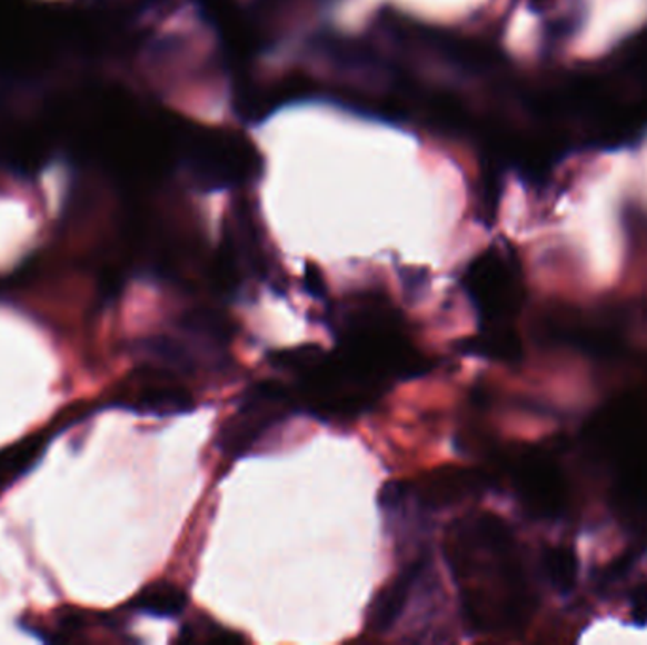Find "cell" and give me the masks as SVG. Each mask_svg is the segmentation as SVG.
Segmentation results:
<instances>
[{"instance_id": "1", "label": "cell", "mask_w": 647, "mask_h": 645, "mask_svg": "<svg viewBox=\"0 0 647 645\" xmlns=\"http://www.w3.org/2000/svg\"><path fill=\"white\" fill-rule=\"evenodd\" d=\"M445 558L457 583L464 617L479 633H498L527 614V593L508 528L492 515L452 523Z\"/></svg>"}, {"instance_id": "2", "label": "cell", "mask_w": 647, "mask_h": 645, "mask_svg": "<svg viewBox=\"0 0 647 645\" xmlns=\"http://www.w3.org/2000/svg\"><path fill=\"white\" fill-rule=\"evenodd\" d=\"M271 361L296 379L292 393L298 407L324 420L360 417L381 401L388 388L341 350L301 345L273 353Z\"/></svg>"}, {"instance_id": "3", "label": "cell", "mask_w": 647, "mask_h": 645, "mask_svg": "<svg viewBox=\"0 0 647 645\" xmlns=\"http://www.w3.org/2000/svg\"><path fill=\"white\" fill-rule=\"evenodd\" d=\"M337 343L347 358L390 385L431 369L428 356L407 336L400 312L385 298L355 296L334 312Z\"/></svg>"}, {"instance_id": "4", "label": "cell", "mask_w": 647, "mask_h": 645, "mask_svg": "<svg viewBox=\"0 0 647 645\" xmlns=\"http://www.w3.org/2000/svg\"><path fill=\"white\" fill-rule=\"evenodd\" d=\"M298 407L292 388L277 380H260L248 388L236 415L220 430L218 445L229 458H241L273 426Z\"/></svg>"}, {"instance_id": "5", "label": "cell", "mask_w": 647, "mask_h": 645, "mask_svg": "<svg viewBox=\"0 0 647 645\" xmlns=\"http://www.w3.org/2000/svg\"><path fill=\"white\" fill-rule=\"evenodd\" d=\"M464 288L476 305L482 326L509 324L522 299L517 267L495 250L482 254L468 267Z\"/></svg>"}, {"instance_id": "6", "label": "cell", "mask_w": 647, "mask_h": 645, "mask_svg": "<svg viewBox=\"0 0 647 645\" xmlns=\"http://www.w3.org/2000/svg\"><path fill=\"white\" fill-rule=\"evenodd\" d=\"M487 487V477L476 469L439 468L411 483V494L420 506L428 509H447L474 498Z\"/></svg>"}, {"instance_id": "7", "label": "cell", "mask_w": 647, "mask_h": 645, "mask_svg": "<svg viewBox=\"0 0 647 645\" xmlns=\"http://www.w3.org/2000/svg\"><path fill=\"white\" fill-rule=\"evenodd\" d=\"M129 405L139 413L169 417L190 411L193 399L185 386L178 385L172 374L153 371L129 393Z\"/></svg>"}, {"instance_id": "8", "label": "cell", "mask_w": 647, "mask_h": 645, "mask_svg": "<svg viewBox=\"0 0 647 645\" xmlns=\"http://www.w3.org/2000/svg\"><path fill=\"white\" fill-rule=\"evenodd\" d=\"M426 569H428V558H417L401 569L398 577L387 588H382L381 595L377 596L369 612V628L374 633H388L396 625V621L400 619L404 609L409 604L412 588L420 582V577L425 576Z\"/></svg>"}, {"instance_id": "9", "label": "cell", "mask_w": 647, "mask_h": 645, "mask_svg": "<svg viewBox=\"0 0 647 645\" xmlns=\"http://www.w3.org/2000/svg\"><path fill=\"white\" fill-rule=\"evenodd\" d=\"M464 353L492 358V360L514 361L520 358V341L509 324L482 326L477 336L462 343Z\"/></svg>"}, {"instance_id": "10", "label": "cell", "mask_w": 647, "mask_h": 645, "mask_svg": "<svg viewBox=\"0 0 647 645\" xmlns=\"http://www.w3.org/2000/svg\"><path fill=\"white\" fill-rule=\"evenodd\" d=\"M46 445H48V437L44 434H37L0 453V493L7 490L13 482H18L34 464L39 463Z\"/></svg>"}, {"instance_id": "11", "label": "cell", "mask_w": 647, "mask_h": 645, "mask_svg": "<svg viewBox=\"0 0 647 645\" xmlns=\"http://www.w3.org/2000/svg\"><path fill=\"white\" fill-rule=\"evenodd\" d=\"M185 591L175 587L171 583H159L148 587L145 593H140L135 601V606L145 614L156 615V617H177L186 609Z\"/></svg>"}, {"instance_id": "12", "label": "cell", "mask_w": 647, "mask_h": 645, "mask_svg": "<svg viewBox=\"0 0 647 645\" xmlns=\"http://www.w3.org/2000/svg\"><path fill=\"white\" fill-rule=\"evenodd\" d=\"M185 329L216 348L228 345L233 336V326L228 318L209 309L190 310L185 317Z\"/></svg>"}, {"instance_id": "13", "label": "cell", "mask_w": 647, "mask_h": 645, "mask_svg": "<svg viewBox=\"0 0 647 645\" xmlns=\"http://www.w3.org/2000/svg\"><path fill=\"white\" fill-rule=\"evenodd\" d=\"M547 574L555 587L560 591H568V588L576 582V557L571 555L568 549H553L546 558Z\"/></svg>"}, {"instance_id": "14", "label": "cell", "mask_w": 647, "mask_h": 645, "mask_svg": "<svg viewBox=\"0 0 647 645\" xmlns=\"http://www.w3.org/2000/svg\"><path fill=\"white\" fill-rule=\"evenodd\" d=\"M307 290L311 291L315 298H322V277H320V272H318L317 269H312V267L307 269Z\"/></svg>"}]
</instances>
